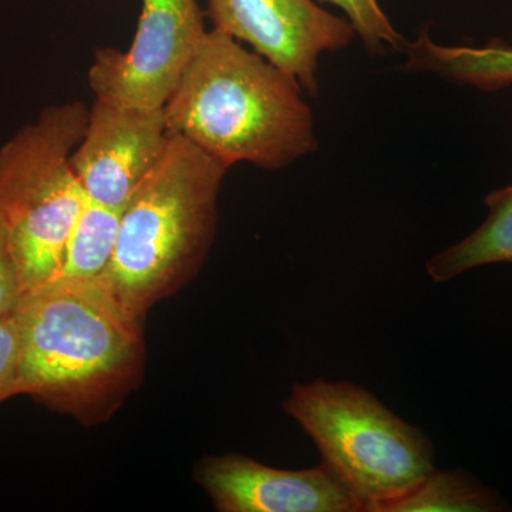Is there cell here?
<instances>
[{
	"instance_id": "11",
	"label": "cell",
	"mask_w": 512,
	"mask_h": 512,
	"mask_svg": "<svg viewBox=\"0 0 512 512\" xmlns=\"http://www.w3.org/2000/svg\"><path fill=\"white\" fill-rule=\"evenodd\" d=\"M488 215L468 237L431 256L426 269L431 281L448 282L464 272L491 264H512V185L484 198Z\"/></svg>"
},
{
	"instance_id": "6",
	"label": "cell",
	"mask_w": 512,
	"mask_h": 512,
	"mask_svg": "<svg viewBox=\"0 0 512 512\" xmlns=\"http://www.w3.org/2000/svg\"><path fill=\"white\" fill-rule=\"evenodd\" d=\"M198 0H143L127 50L103 47L87 73L96 99L163 109L197 55L208 29Z\"/></svg>"
},
{
	"instance_id": "12",
	"label": "cell",
	"mask_w": 512,
	"mask_h": 512,
	"mask_svg": "<svg viewBox=\"0 0 512 512\" xmlns=\"http://www.w3.org/2000/svg\"><path fill=\"white\" fill-rule=\"evenodd\" d=\"M121 214L123 210L87 200L67 239L62 264L52 281L99 279L109 266L116 248Z\"/></svg>"
},
{
	"instance_id": "10",
	"label": "cell",
	"mask_w": 512,
	"mask_h": 512,
	"mask_svg": "<svg viewBox=\"0 0 512 512\" xmlns=\"http://www.w3.org/2000/svg\"><path fill=\"white\" fill-rule=\"evenodd\" d=\"M406 69L431 72L481 92H498L512 86V47L494 39L483 47L440 46L427 32L407 43Z\"/></svg>"
},
{
	"instance_id": "1",
	"label": "cell",
	"mask_w": 512,
	"mask_h": 512,
	"mask_svg": "<svg viewBox=\"0 0 512 512\" xmlns=\"http://www.w3.org/2000/svg\"><path fill=\"white\" fill-rule=\"evenodd\" d=\"M23 394L86 424L111 416L146 363L141 322L97 279L52 281L15 309Z\"/></svg>"
},
{
	"instance_id": "4",
	"label": "cell",
	"mask_w": 512,
	"mask_h": 512,
	"mask_svg": "<svg viewBox=\"0 0 512 512\" xmlns=\"http://www.w3.org/2000/svg\"><path fill=\"white\" fill-rule=\"evenodd\" d=\"M284 410L311 437L320 464L360 512H383L436 468L429 437L356 384L293 383Z\"/></svg>"
},
{
	"instance_id": "15",
	"label": "cell",
	"mask_w": 512,
	"mask_h": 512,
	"mask_svg": "<svg viewBox=\"0 0 512 512\" xmlns=\"http://www.w3.org/2000/svg\"><path fill=\"white\" fill-rule=\"evenodd\" d=\"M13 312L0 316V404L23 394L19 329Z\"/></svg>"
},
{
	"instance_id": "14",
	"label": "cell",
	"mask_w": 512,
	"mask_h": 512,
	"mask_svg": "<svg viewBox=\"0 0 512 512\" xmlns=\"http://www.w3.org/2000/svg\"><path fill=\"white\" fill-rule=\"evenodd\" d=\"M330 3L345 13L356 36L373 55H383L387 49L406 50L407 42L394 29L379 0H319Z\"/></svg>"
},
{
	"instance_id": "3",
	"label": "cell",
	"mask_w": 512,
	"mask_h": 512,
	"mask_svg": "<svg viewBox=\"0 0 512 512\" xmlns=\"http://www.w3.org/2000/svg\"><path fill=\"white\" fill-rule=\"evenodd\" d=\"M227 165L181 136L121 214L116 248L97 281L138 319L204 264L218 225Z\"/></svg>"
},
{
	"instance_id": "9",
	"label": "cell",
	"mask_w": 512,
	"mask_h": 512,
	"mask_svg": "<svg viewBox=\"0 0 512 512\" xmlns=\"http://www.w3.org/2000/svg\"><path fill=\"white\" fill-rule=\"evenodd\" d=\"M195 478L221 512H360L355 498L322 464L281 470L229 453L204 458Z\"/></svg>"
},
{
	"instance_id": "8",
	"label": "cell",
	"mask_w": 512,
	"mask_h": 512,
	"mask_svg": "<svg viewBox=\"0 0 512 512\" xmlns=\"http://www.w3.org/2000/svg\"><path fill=\"white\" fill-rule=\"evenodd\" d=\"M173 134L163 109H140L94 99L79 146L74 173L87 200L124 210L157 167Z\"/></svg>"
},
{
	"instance_id": "5",
	"label": "cell",
	"mask_w": 512,
	"mask_h": 512,
	"mask_svg": "<svg viewBox=\"0 0 512 512\" xmlns=\"http://www.w3.org/2000/svg\"><path fill=\"white\" fill-rule=\"evenodd\" d=\"M87 120L83 101L53 104L0 147V220L25 293L52 281L86 204L72 154Z\"/></svg>"
},
{
	"instance_id": "7",
	"label": "cell",
	"mask_w": 512,
	"mask_h": 512,
	"mask_svg": "<svg viewBox=\"0 0 512 512\" xmlns=\"http://www.w3.org/2000/svg\"><path fill=\"white\" fill-rule=\"evenodd\" d=\"M212 29L245 43L318 96L319 57L346 49L356 33L349 20L315 0H207Z\"/></svg>"
},
{
	"instance_id": "13",
	"label": "cell",
	"mask_w": 512,
	"mask_h": 512,
	"mask_svg": "<svg viewBox=\"0 0 512 512\" xmlns=\"http://www.w3.org/2000/svg\"><path fill=\"white\" fill-rule=\"evenodd\" d=\"M507 504L491 488L464 471H433L414 490L383 512H497Z\"/></svg>"
},
{
	"instance_id": "2",
	"label": "cell",
	"mask_w": 512,
	"mask_h": 512,
	"mask_svg": "<svg viewBox=\"0 0 512 512\" xmlns=\"http://www.w3.org/2000/svg\"><path fill=\"white\" fill-rule=\"evenodd\" d=\"M170 133L231 168L282 170L318 150L315 119L301 84L218 30L164 106Z\"/></svg>"
},
{
	"instance_id": "16",
	"label": "cell",
	"mask_w": 512,
	"mask_h": 512,
	"mask_svg": "<svg viewBox=\"0 0 512 512\" xmlns=\"http://www.w3.org/2000/svg\"><path fill=\"white\" fill-rule=\"evenodd\" d=\"M25 295L8 231L0 220V316L15 311Z\"/></svg>"
}]
</instances>
